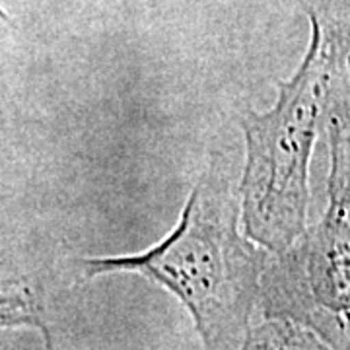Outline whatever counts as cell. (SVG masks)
<instances>
[{"mask_svg":"<svg viewBox=\"0 0 350 350\" xmlns=\"http://www.w3.org/2000/svg\"><path fill=\"white\" fill-rule=\"evenodd\" d=\"M84 278L135 273L163 286L193 317L202 349L239 350L262 294L265 253L238 230L228 167L216 156L174 232L137 255L76 262Z\"/></svg>","mask_w":350,"mask_h":350,"instance_id":"cell-1","label":"cell"},{"mask_svg":"<svg viewBox=\"0 0 350 350\" xmlns=\"http://www.w3.org/2000/svg\"><path fill=\"white\" fill-rule=\"evenodd\" d=\"M312 39L300 68L280 84L275 107L245 113L247 160L241 179L245 234L284 253L300 238L308 213V170L321 111L350 57V27L310 14Z\"/></svg>","mask_w":350,"mask_h":350,"instance_id":"cell-2","label":"cell"},{"mask_svg":"<svg viewBox=\"0 0 350 350\" xmlns=\"http://www.w3.org/2000/svg\"><path fill=\"white\" fill-rule=\"evenodd\" d=\"M329 206L278 273L267 276V317L310 327L333 350H350V57L329 101Z\"/></svg>","mask_w":350,"mask_h":350,"instance_id":"cell-3","label":"cell"},{"mask_svg":"<svg viewBox=\"0 0 350 350\" xmlns=\"http://www.w3.org/2000/svg\"><path fill=\"white\" fill-rule=\"evenodd\" d=\"M2 327H33L41 331L45 338V350H53L45 308L38 288L29 286L24 280L4 282L2 284Z\"/></svg>","mask_w":350,"mask_h":350,"instance_id":"cell-4","label":"cell"}]
</instances>
